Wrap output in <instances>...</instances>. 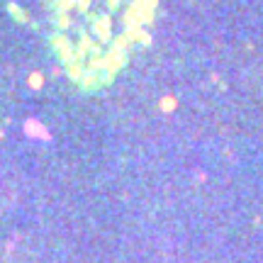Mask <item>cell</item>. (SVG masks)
<instances>
[{
  "instance_id": "1",
  "label": "cell",
  "mask_w": 263,
  "mask_h": 263,
  "mask_svg": "<svg viewBox=\"0 0 263 263\" xmlns=\"http://www.w3.org/2000/svg\"><path fill=\"white\" fill-rule=\"evenodd\" d=\"M156 0H51L57 44L73 76L107 81L139 44Z\"/></svg>"
}]
</instances>
